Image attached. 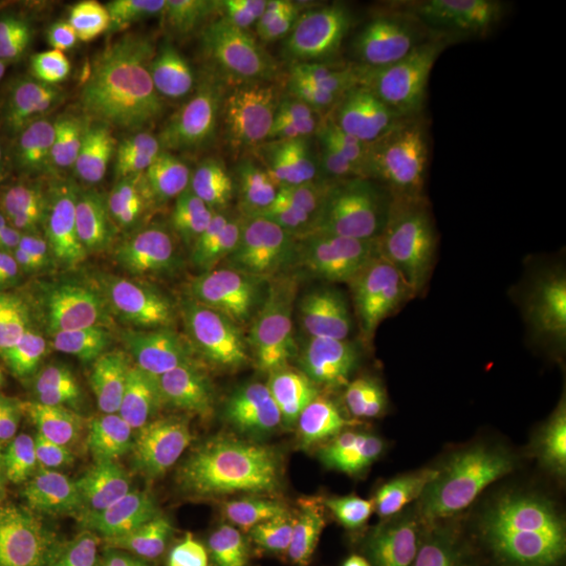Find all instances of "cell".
Wrapping results in <instances>:
<instances>
[{"label":"cell","instance_id":"obj_4","mask_svg":"<svg viewBox=\"0 0 566 566\" xmlns=\"http://www.w3.org/2000/svg\"><path fill=\"white\" fill-rule=\"evenodd\" d=\"M447 196L439 160L420 154L405 164L315 273L325 301L395 303L416 292L443 235Z\"/></svg>","mask_w":566,"mask_h":566},{"label":"cell","instance_id":"obj_5","mask_svg":"<svg viewBox=\"0 0 566 566\" xmlns=\"http://www.w3.org/2000/svg\"><path fill=\"white\" fill-rule=\"evenodd\" d=\"M458 533L526 565L566 546V458L521 432L485 430L476 486Z\"/></svg>","mask_w":566,"mask_h":566},{"label":"cell","instance_id":"obj_33","mask_svg":"<svg viewBox=\"0 0 566 566\" xmlns=\"http://www.w3.org/2000/svg\"><path fill=\"white\" fill-rule=\"evenodd\" d=\"M566 32V0H535L521 39L512 46V63L526 60Z\"/></svg>","mask_w":566,"mask_h":566},{"label":"cell","instance_id":"obj_27","mask_svg":"<svg viewBox=\"0 0 566 566\" xmlns=\"http://www.w3.org/2000/svg\"><path fill=\"white\" fill-rule=\"evenodd\" d=\"M535 0H449L437 2L447 36L468 53L491 60L521 39Z\"/></svg>","mask_w":566,"mask_h":566},{"label":"cell","instance_id":"obj_47","mask_svg":"<svg viewBox=\"0 0 566 566\" xmlns=\"http://www.w3.org/2000/svg\"><path fill=\"white\" fill-rule=\"evenodd\" d=\"M565 109H566V105H565Z\"/></svg>","mask_w":566,"mask_h":566},{"label":"cell","instance_id":"obj_23","mask_svg":"<svg viewBox=\"0 0 566 566\" xmlns=\"http://www.w3.org/2000/svg\"><path fill=\"white\" fill-rule=\"evenodd\" d=\"M135 42L151 61L156 76L168 84L191 78L221 53L212 11L189 0L160 2L145 11Z\"/></svg>","mask_w":566,"mask_h":566},{"label":"cell","instance_id":"obj_22","mask_svg":"<svg viewBox=\"0 0 566 566\" xmlns=\"http://www.w3.org/2000/svg\"><path fill=\"white\" fill-rule=\"evenodd\" d=\"M177 240L149 229H126L107 243L109 273L103 298L105 334L133 338L149 332L163 298Z\"/></svg>","mask_w":566,"mask_h":566},{"label":"cell","instance_id":"obj_7","mask_svg":"<svg viewBox=\"0 0 566 566\" xmlns=\"http://www.w3.org/2000/svg\"><path fill=\"white\" fill-rule=\"evenodd\" d=\"M231 521L266 552L338 546L355 533L343 468L322 451H301L264 468L231 500Z\"/></svg>","mask_w":566,"mask_h":566},{"label":"cell","instance_id":"obj_9","mask_svg":"<svg viewBox=\"0 0 566 566\" xmlns=\"http://www.w3.org/2000/svg\"><path fill=\"white\" fill-rule=\"evenodd\" d=\"M151 453L158 481L172 506H200L219 495L229 453L202 386L156 378L151 397Z\"/></svg>","mask_w":566,"mask_h":566},{"label":"cell","instance_id":"obj_3","mask_svg":"<svg viewBox=\"0 0 566 566\" xmlns=\"http://www.w3.org/2000/svg\"><path fill=\"white\" fill-rule=\"evenodd\" d=\"M558 202L552 172L533 164L472 170L447 196L441 235L447 273L464 303L528 287Z\"/></svg>","mask_w":566,"mask_h":566},{"label":"cell","instance_id":"obj_10","mask_svg":"<svg viewBox=\"0 0 566 566\" xmlns=\"http://www.w3.org/2000/svg\"><path fill=\"white\" fill-rule=\"evenodd\" d=\"M485 432L462 434L453 426H428L413 458L385 489L382 518L407 544L420 542L470 500L483 465Z\"/></svg>","mask_w":566,"mask_h":566},{"label":"cell","instance_id":"obj_28","mask_svg":"<svg viewBox=\"0 0 566 566\" xmlns=\"http://www.w3.org/2000/svg\"><path fill=\"white\" fill-rule=\"evenodd\" d=\"M521 306L531 340L539 348L556 378L566 374V282L526 287Z\"/></svg>","mask_w":566,"mask_h":566},{"label":"cell","instance_id":"obj_43","mask_svg":"<svg viewBox=\"0 0 566 566\" xmlns=\"http://www.w3.org/2000/svg\"><path fill=\"white\" fill-rule=\"evenodd\" d=\"M13 139V124L0 120V158L9 151Z\"/></svg>","mask_w":566,"mask_h":566},{"label":"cell","instance_id":"obj_25","mask_svg":"<svg viewBox=\"0 0 566 566\" xmlns=\"http://www.w3.org/2000/svg\"><path fill=\"white\" fill-rule=\"evenodd\" d=\"M332 0H224L212 18L221 34L219 60H243L275 42L324 30Z\"/></svg>","mask_w":566,"mask_h":566},{"label":"cell","instance_id":"obj_12","mask_svg":"<svg viewBox=\"0 0 566 566\" xmlns=\"http://www.w3.org/2000/svg\"><path fill=\"white\" fill-rule=\"evenodd\" d=\"M229 301L231 282L221 254L198 243L177 245L147 332L154 353L175 369L202 364Z\"/></svg>","mask_w":566,"mask_h":566},{"label":"cell","instance_id":"obj_24","mask_svg":"<svg viewBox=\"0 0 566 566\" xmlns=\"http://www.w3.org/2000/svg\"><path fill=\"white\" fill-rule=\"evenodd\" d=\"M65 76L61 46L32 28L0 32V120L39 118L55 99Z\"/></svg>","mask_w":566,"mask_h":566},{"label":"cell","instance_id":"obj_18","mask_svg":"<svg viewBox=\"0 0 566 566\" xmlns=\"http://www.w3.org/2000/svg\"><path fill=\"white\" fill-rule=\"evenodd\" d=\"M472 359L489 432L525 422L554 392V369L531 336L504 317H486L476 327Z\"/></svg>","mask_w":566,"mask_h":566},{"label":"cell","instance_id":"obj_41","mask_svg":"<svg viewBox=\"0 0 566 566\" xmlns=\"http://www.w3.org/2000/svg\"><path fill=\"white\" fill-rule=\"evenodd\" d=\"M11 348V338H9V322H7V306L0 294V364L7 359Z\"/></svg>","mask_w":566,"mask_h":566},{"label":"cell","instance_id":"obj_30","mask_svg":"<svg viewBox=\"0 0 566 566\" xmlns=\"http://www.w3.org/2000/svg\"><path fill=\"white\" fill-rule=\"evenodd\" d=\"M93 76L105 99L120 103L142 99L158 81L151 61L135 41L105 46L95 61Z\"/></svg>","mask_w":566,"mask_h":566},{"label":"cell","instance_id":"obj_14","mask_svg":"<svg viewBox=\"0 0 566 566\" xmlns=\"http://www.w3.org/2000/svg\"><path fill=\"white\" fill-rule=\"evenodd\" d=\"M107 273V243L93 235L63 243L36 266L30 322L42 343L78 348L102 338Z\"/></svg>","mask_w":566,"mask_h":566},{"label":"cell","instance_id":"obj_11","mask_svg":"<svg viewBox=\"0 0 566 566\" xmlns=\"http://www.w3.org/2000/svg\"><path fill=\"white\" fill-rule=\"evenodd\" d=\"M306 172L322 193L364 198L385 185L390 154L382 130L343 86L329 84L298 128Z\"/></svg>","mask_w":566,"mask_h":566},{"label":"cell","instance_id":"obj_38","mask_svg":"<svg viewBox=\"0 0 566 566\" xmlns=\"http://www.w3.org/2000/svg\"><path fill=\"white\" fill-rule=\"evenodd\" d=\"M535 280L566 282V242H547Z\"/></svg>","mask_w":566,"mask_h":566},{"label":"cell","instance_id":"obj_17","mask_svg":"<svg viewBox=\"0 0 566 566\" xmlns=\"http://www.w3.org/2000/svg\"><path fill=\"white\" fill-rule=\"evenodd\" d=\"M378 376L428 424H447L464 401L470 367L446 325L411 317L382 348Z\"/></svg>","mask_w":566,"mask_h":566},{"label":"cell","instance_id":"obj_15","mask_svg":"<svg viewBox=\"0 0 566 566\" xmlns=\"http://www.w3.org/2000/svg\"><path fill=\"white\" fill-rule=\"evenodd\" d=\"M224 443L242 458H261L280 443L304 399L287 346L235 359L212 395Z\"/></svg>","mask_w":566,"mask_h":566},{"label":"cell","instance_id":"obj_31","mask_svg":"<svg viewBox=\"0 0 566 566\" xmlns=\"http://www.w3.org/2000/svg\"><path fill=\"white\" fill-rule=\"evenodd\" d=\"M49 504L60 510L65 521L82 539L93 535L102 523L103 507L91 476L67 465L44 468L39 493Z\"/></svg>","mask_w":566,"mask_h":566},{"label":"cell","instance_id":"obj_42","mask_svg":"<svg viewBox=\"0 0 566 566\" xmlns=\"http://www.w3.org/2000/svg\"><path fill=\"white\" fill-rule=\"evenodd\" d=\"M13 451H15L13 437H11V432H9L4 426L0 424V464H2Z\"/></svg>","mask_w":566,"mask_h":566},{"label":"cell","instance_id":"obj_19","mask_svg":"<svg viewBox=\"0 0 566 566\" xmlns=\"http://www.w3.org/2000/svg\"><path fill=\"white\" fill-rule=\"evenodd\" d=\"M322 303L315 273L301 264H269L250 275L231 296L233 359L287 346Z\"/></svg>","mask_w":566,"mask_h":566},{"label":"cell","instance_id":"obj_44","mask_svg":"<svg viewBox=\"0 0 566 566\" xmlns=\"http://www.w3.org/2000/svg\"><path fill=\"white\" fill-rule=\"evenodd\" d=\"M537 566H566V552H558V554H552V556H547L544 560H539V563H535Z\"/></svg>","mask_w":566,"mask_h":566},{"label":"cell","instance_id":"obj_20","mask_svg":"<svg viewBox=\"0 0 566 566\" xmlns=\"http://www.w3.org/2000/svg\"><path fill=\"white\" fill-rule=\"evenodd\" d=\"M428 422L378 378L350 401L344 455L374 489H386L424 439Z\"/></svg>","mask_w":566,"mask_h":566},{"label":"cell","instance_id":"obj_13","mask_svg":"<svg viewBox=\"0 0 566 566\" xmlns=\"http://www.w3.org/2000/svg\"><path fill=\"white\" fill-rule=\"evenodd\" d=\"M0 413L25 455L41 464L67 465L88 446L95 388L72 369H28L4 388Z\"/></svg>","mask_w":566,"mask_h":566},{"label":"cell","instance_id":"obj_2","mask_svg":"<svg viewBox=\"0 0 566 566\" xmlns=\"http://www.w3.org/2000/svg\"><path fill=\"white\" fill-rule=\"evenodd\" d=\"M403 99L434 149L470 170L528 166L554 147L552 124L506 72L447 34L405 63Z\"/></svg>","mask_w":566,"mask_h":566},{"label":"cell","instance_id":"obj_26","mask_svg":"<svg viewBox=\"0 0 566 566\" xmlns=\"http://www.w3.org/2000/svg\"><path fill=\"white\" fill-rule=\"evenodd\" d=\"M61 145L74 163L95 170H114L137 154L142 124L126 103L103 97L74 105L63 114Z\"/></svg>","mask_w":566,"mask_h":566},{"label":"cell","instance_id":"obj_40","mask_svg":"<svg viewBox=\"0 0 566 566\" xmlns=\"http://www.w3.org/2000/svg\"><path fill=\"white\" fill-rule=\"evenodd\" d=\"M547 242H566V200H560L556 206Z\"/></svg>","mask_w":566,"mask_h":566},{"label":"cell","instance_id":"obj_46","mask_svg":"<svg viewBox=\"0 0 566 566\" xmlns=\"http://www.w3.org/2000/svg\"><path fill=\"white\" fill-rule=\"evenodd\" d=\"M118 566H168V565H160V563H147V560H143V563H124V565Z\"/></svg>","mask_w":566,"mask_h":566},{"label":"cell","instance_id":"obj_36","mask_svg":"<svg viewBox=\"0 0 566 566\" xmlns=\"http://www.w3.org/2000/svg\"><path fill=\"white\" fill-rule=\"evenodd\" d=\"M514 67L528 84H546L566 76V32L531 57L516 61Z\"/></svg>","mask_w":566,"mask_h":566},{"label":"cell","instance_id":"obj_39","mask_svg":"<svg viewBox=\"0 0 566 566\" xmlns=\"http://www.w3.org/2000/svg\"><path fill=\"white\" fill-rule=\"evenodd\" d=\"M206 566H282L277 563H266L263 558L256 556H245V554H217L212 560H208Z\"/></svg>","mask_w":566,"mask_h":566},{"label":"cell","instance_id":"obj_16","mask_svg":"<svg viewBox=\"0 0 566 566\" xmlns=\"http://www.w3.org/2000/svg\"><path fill=\"white\" fill-rule=\"evenodd\" d=\"M382 343L371 325L343 304L325 301L287 344V357L304 399L334 403L355 397L380 374Z\"/></svg>","mask_w":566,"mask_h":566},{"label":"cell","instance_id":"obj_1","mask_svg":"<svg viewBox=\"0 0 566 566\" xmlns=\"http://www.w3.org/2000/svg\"><path fill=\"white\" fill-rule=\"evenodd\" d=\"M308 107L301 76L282 67H252L212 93L164 175L160 203L172 233L266 266L315 242L327 203L298 145Z\"/></svg>","mask_w":566,"mask_h":566},{"label":"cell","instance_id":"obj_29","mask_svg":"<svg viewBox=\"0 0 566 566\" xmlns=\"http://www.w3.org/2000/svg\"><path fill=\"white\" fill-rule=\"evenodd\" d=\"M380 566H526L465 535H428L390 554Z\"/></svg>","mask_w":566,"mask_h":566},{"label":"cell","instance_id":"obj_35","mask_svg":"<svg viewBox=\"0 0 566 566\" xmlns=\"http://www.w3.org/2000/svg\"><path fill=\"white\" fill-rule=\"evenodd\" d=\"M44 465L34 458L13 451L0 464V502L25 507V504L39 493Z\"/></svg>","mask_w":566,"mask_h":566},{"label":"cell","instance_id":"obj_37","mask_svg":"<svg viewBox=\"0 0 566 566\" xmlns=\"http://www.w3.org/2000/svg\"><path fill=\"white\" fill-rule=\"evenodd\" d=\"M25 512L36 528L41 542L53 544V546H63V544H74L78 542L74 528L65 521L57 507L49 504L41 495H34L28 504Z\"/></svg>","mask_w":566,"mask_h":566},{"label":"cell","instance_id":"obj_6","mask_svg":"<svg viewBox=\"0 0 566 566\" xmlns=\"http://www.w3.org/2000/svg\"><path fill=\"white\" fill-rule=\"evenodd\" d=\"M156 378L142 364L120 365L103 374L95 388V418L86 446L103 514L139 537L163 528L175 512L151 453Z\"/></svg>","mask_w":566,"mask_h":566},{"label":"cell","instance_id":"obj_8","mask_svg":"<svg viewBox=\"0 0 566 566\" xmlns=\"http://www.w3.org/2000/svg\"><path fill=\"white\" fill-rule=\"evenodd\" d=\"M126 187L114 170H95L63 156H41L21 175L9 240L18 261L36 269L63 243L91 235L118 208Z\"/></svg>","mask_w":566,"mask_h":566},{"label":"cell","instance_id":"obj_21","mask_svg":"<svg viewBox=\"0 0 566 566\" xmlns=\"http://www.w3.org/2000/svg\"><path fill=\"white\" fill-rule=\"evenodd\" d=\"M432 18L437 2L332 0L324 32L334 60L367 74L399 57Z\"/></svg>","mask_w":566,"mask_h":566},{"label":"cell","instance_id":"obj_32","mask_svg":"<svg viewBox=\"0 0 566 566\" xmlns=\"http://www.w3.org/2000/svg\"><path fill=\"white\" fill-rule=\"evenodd\" d=\"M41 537L25 507L0 502V566H34Z\"/></svg>","mask_w":566,"mask_h":566},{"label":"cell","instance_id":"obj_34","mask_svg":"<svg viewBox=\"0 0 566 566\" xmlns=\"http://www.w3.org/2000/svg\"><path fill=\"white\" fill-rule=\"evenodd\" d=\"M500 432V430H495ZM506 432H521L539 443L558 451L566 458V395L554 386V392L535 416L521 424L510 426Z\"/></svg>","mask_w":566,"mask_h":566},{"label":"cell","instance_id":"obj_45","mask_svg":"<svg viewBox=\"0 0 566 566\" xmlns=\"http://www.w3.org/2000/svg\"><path fill=\"white\" fill-rule=\"evenodd\" d=\"M556 388H558V390H563L566 395V374L556 378Z\"/></svg>","mask_w":566,"mask_h":566}]
</instances>
